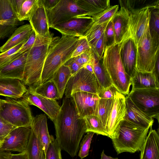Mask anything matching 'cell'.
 Listing matches in <instances>:
<instances>
[{
	"label": "cell",
	"mask_w": 159,
	"mask_h": 159,
	"mask_svg": "<svg viewBox=\"0 0 159 159\" xmlns=\"http://www.w3.org/2000/svg\"><path fill=\"white\" fill-rule=\"evenodd\" d=\"M53 122L56 139L61 150L72 157L76 156L86 127L84 119L78 115L70 98H64Z\"/></svg>",
	"instance_id": "6da1fadb"
},
{
	"label": "cell",
	"mask_w": 159,
	"mask_h": 159,
	"mask_svg": "<svg viewBox=\"0 0 159 159\" xmlns=\"http://www.w3.org/2000/svg\"><path fill=\"white\" fill-rule=\"evenodd\" d=\"M79 37L62 35L53 37L49 45L41 78V84L50 80L54 73L71 58Z\"/></svg>",
	"instance_id": "7a4b0ae2"
},
{
	"label": "cell",
	"mask_w": 159,
	"mask_h": 159,
	"mask_svg": "<svg viewBox=\"0 0 159 159\" xmlns=\"http://www.w3.org/2000/svg\"><path fill=\"white\" fill-rule=\"evenodd\" d=\"M36 39L28 50L22 82L34 89L41 84V78L49 45L54 34L50 33L43 37L36 34Z\"/></svg>",
	"instance_id": "3957f363"
},
{
	"label": "cell",
	"mask_w": 159,
	"mask_h": 159,
	"mask_svg": "<svg viewBox=\"0 0 159 159\" xmlns=\"http://www.w3.org/2000/svg\"><path fill=\"white\" fill-rule=\"evenodd\" d=\"M120 45L115 43L106 47L102 59L105 71L112 85L124 95H128L131 77L125 72L120 56Z\"/></svg>",
	"instance_id": "277c9868"
},
{
	"label": "cell",
	"mask_w": 159,
	"mask_h": 159,
	"mask_svg": "<svg viewBox=\"0 0 159 159\" xmlns=\"http://www.w3.org/2000/svg\"><path fill=\"white\" fill-rule=\"evenodd\" d=\"M150 127L143 126L124 119L111 139L117 154L140 151Z\"/></svg>",
	"instance_id": "5b68a950"
},
{
	"label": "cell",
	"mask_w": 159,
	"mask_h": 159,
	"mask_svg": "<svg viewBox=\"0 0 159 159\" xmlns=\"http://www.w3.org/2000/svg\"><path fill=\"white\" fill-rule=\"evenodd\" d=\"M0 115L6 121L16 127L31 128L34 118L29 105L22 99H7L1 107Z\"/></svg>",
	"instance_id": "8992f818"
},
{
	"label": "cell",
	"mask_w": 159,
	"mask_h": 159,
	"mask_svg": "<svg viewBox=\"0 0 159 159\" xmlns=\"http://www.w3.org/2000/svg\"><path fill=\"white\" fill-rule=\"evenodd\" d=\"M136 47V70L142 72L152 73L159 57V42L152 38L149 29Z\"/></svg>",
	"instance_id": "52a82bcc"
},
{
	"label": "cell",
	"mask_w": 159,
	"mask_h": 159,
	"mask_svg": "<svg viewBox=\"0 0 159 159\" xmlns=\"http://www.w3.org/2000/svg\"><path fill=\"white\" fill-rule=\"evenodd\" d=\"M46 12L48 25L51 28L72 19L83 17L86 13L75 0H59L54 7Z\"/></svg>",
	"instance_id": "ba28073f"
},
{
	"label": "cell",
	"mask_w": 159,
	"mask_h": 159,
	"mask_svg": "<svg viewBox=\"0 0 159 159\" xmlns=\"http://www.w3.org/2000/svg\"><path fill=\"white\" fill-rule=\"evenodd\" d=\"M127 96L142 111L159 122V89L131 90Z\"/></svg>",
	"instance_id": "9c48e42d"
},
{
	"label": "cell",
	"mask_w": 159,
	"mask_h": 159,
	"mask_svg": "<svg viewBox=\"0 0 159 159\" xmlns=\"http://www.w3.org/2000/svg\"><path fill=\"white\" fill-rule=\"evenodd\" d=\"M102 89L98 84L94 73L83 67L70 78L66 86L65 97L70 98L73 93L84 92L98 95Z\"/></svg>",
	"instance_id": "30bf717a"
},
{
	"label": "cell",
	"mask_w": 159,
	"mask_h": 159,
	"mask_svg": "<svg viewBox=\"0 0 159 159\" xmlns=\"http://www.w3.org/2000/svg\"><path fill=\"white\" fill-rule=\"evenodd\" d=\"M124 9L128 15L129 29L128 33L123 41L131 38L136 47L142 41L145 34L149 29L151 9L146 7L129 11Z\"/></svg>",
	"instance_id": "8fae6325"
},
{
	"label": "cell",
	"mask_w": 159,
	"mask_h": 159,
	"mask_svg": "<svg viewBox=\"0 0 159 159\" xmlns=\"http://www.w3.org/2000/svg\"><path fill=\"white\" fill-rule=\"evenodd\" d=\"M126 112V98L117 91L108 117L105 132L108 137L113 139L120 125L125 119Z\"/></svg>",
	"instance_id": "7c38bea8"
},
{
	"label": "cell",
	"mask_w": 159,
	"mask_h": 159,
	"mask_svg": "<svg viewBox=\"0 0 159 159\" xmlns=\"http://www.w3.org/2000/svg\"><path fill=\"white\" fill-rule=\"evenodd\" d=\"M31 132V128L17 127L12 129L5 138L0 147L3 151H25Z\"/></svg>",
	"instance_id": "4fadbf2b"
},
{
	"label": "cell",
	"mask_w": 159,
	"mask_h": 159,
	"mask_svg": "<svg viewBox=\"0 0 159 159\" xmlns=\"http://www.w3.org/2000/svg\"><path fill=\"white\" fill-rule=\"evenodd\" d=\"M11 0H0V39L12 34L20 24Z\"/></svg>",
	"instance_id": "5bb4252c"
},
{
	"label": "cell",
	"mask_w": 159,
	"mask_h": 159,
	"mask_svg": "<svg viewBox=\"0 0 159 159\" xmlns=\"http://www.w3.org/2000/svg\"><path fill=\"white\" fill-rule=\"evenodd\" d=\"M22 99L29 105L35 106L43 111L53 122L55 120L61 106L55 100L44 97L28 88L24 94Z\"/></svg>",
	"instance_id": "9a60e30c"
},
{
	"label": "cell",
	"mask_w": 159,
	"mask_h": 159,
	"mask_svg": "<svg viewBox=\"0 0 159 159\" xmlns=\"http://www.w3.org/2000/svg\"><path fill=\"white\" fill-rule=\"evenodd\" d=\"M93 23L92 17H77L56 25L52 28L59 32L62 35L84 37L91 27Z\"/></svg>",
	"instance_id": "2e32d148"
},
{
	"label": "cell",
	"mask_w": 159,
	"mask_h": 159,
	"mask_svg": "<svg viewBox=\"0 0 159 159\" xmlns=\"http://www.w3.org/2000/svg\"><path fill=\"white\" fill-rule=\"evenodd\" d=\"M77 113L81 119L95 115L98 101V95L84 92H78L72 94L70 98Z\"/></svg>",
	"instance_id": "e0dca14e"
},
{
	"label": "cell",
	"mask_w": 159,
	"mask_h": 159,
	"mask_svg": "<svg viewBox=\"0 0 159 159\" xmlns=\"http://www.w3.org/2000/svg\"><path fill=\"white\" fill-rule=\"evenodd\" d=\"M29 21L36 34L43 37L50 34L46 10L42 0H37Z\"/></svg>",
	"instance_id": "ac0fdd59"
},
{
	"label": "cell",
	"mask_w": 159,
	"mask_h": 159,
	"mask_svg": "<svg viewBox=\"0 0 159 159\" xmlns=\"http://www.w3.org/2000/svg\"><path fill=\"white\" fill-rule=\"evenodd\" d=\"M120 56L124 70L131 78L135 73L136 64V47L131 38L125 40L121 43Z\"/></svg>",
	"instance_id": "d6986e66"
},
{
	"label": "cell",
	"mask_w": 159,
	"mask_h": 159,
	"mask_svg": "<svg viewBox=\"0 0 159 159\" xmlns=\"http://www.w3.org/2000/svg\"><path fill=\"white\" fill-rule=\"evenodd\" d=\"M27 90L22 81L0 76V95L18 99L22 98Z\"/></svg>",
	"instance_id": "ffe728a7"
},
{
	"label": "cell",
	"mask_w": 159,
	"mask_h": 159,
	"mask_svg": "<svg viewBox=\"0 0 159 159\" xmlns=\"http://www.w3.org/2000/svg\"><path fill=\"white\" fill-rule=\"evenodd\" d=\"M149 132L140 150V159H159L158 132L149 128Z\"/></svg>",
	"instance_id": "44dd1931"
},
{
	"label": "cell",
	"mask_w": 159,
	"mask_h": 159,
	"mask_svg": "<svg viewBox=\"0 0 159 159\" xmlns=\"http://www.w3.org/2000/svg\"><path fill=\"white\" fill-rule=\"evenodd\" d=\"M125 98L126 112L124 119L144 127L152 126L154 121L153 118L139 109L129 97Z\"/></svg>",
	"instance_id": "7402d4cb"
},
{
	"label": "cell",
	"mask_w": 159,
	"mask_h": 159,
	"mask_svg": "<svg viewBox=\"0 0 159 159\" xmlns=\"http://www.w3.org/2000/svg\"><path fill=\"white\" fill-rule=\"evenodd\" d=\"M47 120L45 114L37 115L34 117L31 126V129L40 141L44 155L51 140V135L49 133Z\"/></svg>",
	"instance_id": "603a6c76"
},
{
	"label": "cell",
	"mask_w": 159,
	"mask_h": 159,
	"mask_svg": "<svg viewBox=\"0 0 159 159\" xmlns=\"http://www.w3.org/2000/svg\"><path fill=\"white\" fill-rule=\"evenodd\" d=\"M28 51L10 63L0 68V76L22 81Z\"/></svg>",
	"instance_id": "cb8c5ba5"
},
{
	"label": "cell",
	"mask_w": 159,
	"mask_h": 159,
	"mask_svg": "<svg viewBox=\"0 0 159 159\" xmlns=\"http://www.w3.org/2000/svg\"><path fill=\"white\" fill-rule=\"evenodd\" d=\"M115 43H121L126 38L129 31L128 14L122 7L112 19Z\"/></svg>",
	"instance_id": "d4e9b609"
},
{
	"label": "cell",
	"mask_w": 159,
	"mask_h": 159,
	"mask_svg": "<svg viewBox=\"0 0 159 159\" xmlns=\"http://www.w3.org/2000/svg\"><path fill=\"white\" fill-rule=\"evenodd\" d=\"M33 30L31 25L28 24L17 28L7 42L0 47V52H4L27 40Z\"/></svg>",
	"instance_id": "484cf974"
},
{
	"label": "cell",
	"mask_w": 159,
	"mask_h": 159,
	"mask_svg": "<svg viewBox=\"0 0 159 159\" xmlns=\"http://www.w3.org/2000/svg\"><path fill=\"white\" fill-rule=\"evenodd\" d=\"M75 1L77 4L86 12L83 17H92L110 6L109 0H75Z\"/></svg>",
	"instance_id": "4316f807"
},
{
	"label": "cell",
	"mask_w": 159,
	"mask_h": 159,
	"mask_svg": "<svg viewBox=\"0 0 159 159\" xmlns=\"http://www.w3.org/2000/svg\"><path fill=\"white\" fill-rule=\"evenodd\" d=\"M132 90L143 89H159L152 73L142 72L136 70L131 78Z\"/></svg>",
	"instance_id": "83f0119b"
},
{
	"label": "cell",
	"mask_w": 159,
	"mask_h": 159,
	"mask_svg": "<svg viewBox=\"0 0 159 159\" xmlns=\"http://www.w3.org/2000/svg\"><path fill=\"white\" fill-rule=\"evenodd\" d=\"M90 62L92 65L94 74L101 88L105 89L112 85L103 67L102 59H99L93 51Z\"/></svg>",
	"instance_id": "f1b7e54d"
},
{
	"label": "cell",
	"mask_w": 159,
	"mask_h": 159,
	"mask_svg": "<svg viewBox=\"0 0 159 159\" xmlns=\"http://www.w3.org/2000/svg\"><path fill=\"white\" fill-rule=\"evenodd\" d=\"M72 75L69 67L63 65L54 73L50 79L56 86L60 98H62L66 86Z\"/></svg>",
	"instance_id": "f546056e"
},
{
	"label": "cell",
	"mask_w": 159,
	"mask_h": 159,
	"mask_svg": "<svg viewBox=\"0 0 159 159\" xmlns=\"http://www.w3.org/2000/svg\"><path fill=\"white\" fill-rule=\"evenodd\" d=\"M119 2L120 7L129 11L146 7L159 9V0H124Z\"/></svg>",
	"instance_id": "4dcf8cb0"
},
{
	"label": "cell",
	"mask_w": 159,
	"mask_h": 159,
	"mask_svg": "<svg viewBox=\"0 0 159 159\" xmlns=\"http://www.w3.org/2000/svg\"><path fill=\"white\" fill-rule=\"evenodd\" d=\"M113 101V98L107 99L99 98L97 102L95 115L100 120L105 132Z\"/></svg>",
	"instance_id": "1f68e13d"
},
{
	"label": "cell",
	"mask_w": 159,
	"mask_h": 159,
	"mask_svg": "<svg viewBox=\"0 0 159 159\" xmlns=\"http://www.w3.org/2000/svg\"><path fill=\"white\" fill-rule=\"evenodd\" d=\"M26 151L28 159H40L41 154L44 152L40 140L31 129Z\"/></svg>",
	"instance_id": "d6a6232c"
},
{
	"label": "cell",
	"mask_w": 159,
	"mask_h": 159,
	"mask_svg": "<svg viewBox=\"0 0 159 159\" xmlns=\"http://www.w3.org/2000/svg\"><path fill=\"white\" fill-rule=\"evenodd\" d=\"M34 90L37 93L48 98L55 100L60 99L57 88L51 80L40 85Z\"/></svg>",
	"instance_id": "836d02e7"
},
{
	"label": "cell",
	"mask_w": 159,
	"mask_h": 159,
	"mask_svg": "<svg viewBox=\"0 0 159 159\" xmlns=\"http://www.w3.org/2000/svg\"><path fill=\"white\" fill-rule=\"evenodd\" d=\"M84 119L86 127V133L92 132L97 134L108 136L98 117L95 115L85 116Z\"/></svg>",
	"instance_id": "e575fe53"
},
{
	"label": "cell",
	"mask_w": 159,
	"mask_h": 159,
	"mask_svg": "<svg viewBox=\"0 0 159 159\" xmlns=\"http://www.w3.org/2000/svg\"><path fill=\"white\" fill-rule=\"evenodd\" d=\"M110 20L102 24L92 25L89 30L85 37L91 47L102 36Z\"/></svg>",
	"instance_id": "d590c367"
},
{
	"label": "cell",
	"mask_w": 159,
	"mask_h": 159,
	"mask_svg": "<svg viewBox=\"0 0 159 159\" xmlns=\"http://www.w3.org/2000/svg\"><path fill=\"white\" fill-rule=\"evenodd\" d=\"M119 5L110 6L104 10L92 17V25L102 24L111 20L118 11Z\"/></svg>",
	"instance_id": "8d00e7d4"
},
{
	"label": "cell",
	"mask_w": 159,
	"mask_h": 159,
	"mask_svg": "<svg viewBox=\"0 0 159 159\" xmlns=\"http://www.w3.org/2000/svg\"><path fill=\"white\" fill-rule=\"evenodd\" d=\"M149 27L152 38L159 42V9H151Z\"/></svg>",
	"instance_id": "74e56055"
},
{
	"label": "cell",
	"mask_w": 159,
	"mask_h": 159,
	"mask_svg": "<svg viewBox=\"0 0 159 159\" xmlns=\"http://www.w3.org/2000/svg\"><path fill=\"white\" fill-rule=\"evenodd\" d=\"M37 1V0H25L17 15V18L19 21H29Z\"/></svg>",
	"instance_id": "f35d334b"
},
{
	"label": "cell",
	"mask_w": 159,
	"mask_h": 159,
	"mask_svg": "<svg viewBox=\"0 0 159 159\" xmlns=\"http://www.w3.org/2000/svg\"><path fill=\"white\" fill-rule=\"evenodd\" d=\"M61 149L56 139L51 135V140L45 154V159H62Z\"/></svg>",
	"instance_id": "ab89813d"
},
{
	"label": "cell",
	"mask_w": 159,
	"mask_h": 159,
	"mask_svg": "<svg viewBox=\"0 0 159 159\" xmlns=\"http://www.w3.org/2000/svg\"><path fill=\"white\" fill-rule=\"evenodd\" d=\"M27 40L20 43L4 52L0 53V68L8 64L14 60V57L16 52Z\"/></svg>",
	"instance_id": "60d3db41"
},
{
	"label": "cell",
	"mask_w": 159,
	"mask_h": 159,
	"mask_svg": "<svg viewBox=\"0 0 159 159\" xmlns=\"http://www.w3.org/2000/svg\"><path fill=\"white\" fill-rule=\"evenodd\" d=\"M94 134L92 132L87 133L80 143L78 156L81 159L86 157L89 155L90 144Z\"/></svg>",
	"instance_id": "b9f144b4"
},
{
	"label": "cell",
	"mask_w": 159,
	"mask_h": 159,
	"mask_svg": "<svg viewBox=\"0 0 159 159\" xmlns=\"http://www.w3.org/2000/svg\"><path fill=\"white\" fill-rule=\"evenodd\" d=\"M104 35L105 47L111 46L115 43L112 19L108 23L104 31Z\"/></svg>",
	"instance_id": "7bdbcfd3"
},
{
	"label": "cell",
	"mask_w": 159,
	"mask_h": 159,
	"mask_svg": "<svg viewBox=\"0 0 159 159\" xmlns=\"http://www.w3.org/2000/svg\"><path fill=\"white\" fill-rule=\"evenodd\" d=\"M16 127L6 121L0 115V147L8 134Z\"/></svg>",
	"instance_id": "ee69618b"
},
{
	"label": "cell",
	"mask_w": 159,
	"mask_h": 159,
	"mask_svg": "<svg viewBox=\"0 0 159 159\" xmlns=\"http://www.w3.org/2000/svg\"><path fill=\"white\" fill-rule=\"evenodd\" d=\"M36 34L33 30L27 41L17 51L14 57V60L28 51L33 46L36 39Z\"/></svg>",
	"instance_id": "f6af8a7d"
},
{
	"label": "cell",
	"mask_w": 159,
	"mask_h": 159,
	"mask_svg": "<svg viewBox=\"0 0 159 159\" xmlns=\"http://www.w3.org/2000/svg\"><path fill=\"white\" fill-rule=\"evenodd\" d=\"M79 38L78 45L74 52L71 58L76 57L91 48L85 37Z\"/></svg>",
	"instance_id": "bcb514c9"
},
{
	"label": "cell",
	"mask_w": 159,
	"mask_h": 159,
	"mask_svg": "<svg viewBox=\"0 0 159 159\" xmlns=\"http://www.w3.org/2000/svg\"><path fill=\"white\" fill-rule=\"evenodd\" d=\"M91 48L98 57L102 59L105 48L104 33Z\"/></svg>",
	"instance_id": "7dc6e473"
},
{
	"label": "cell",
	"mask_w": 159,
	"mask_h": 159,
	"mask_svg": "<svg viewBox=\"0 0 159 159\" xmlns=\"http://www.w3.org/2000/svg\"><path fill=\"white\" fill-rule=\"evenodd\" d=\"M93 52L91 48L80 55L74 58L77 63L83 67L90 61Z\"/></svg>",
	"instance_id": "c3c4849f"
},
{
	"label": "cell",
	"mask_w": 159,
	"mask_h": 159,
	"mask_svg": "<svg viewBox=\"0 0 159 159\" xmlns=\"http://www.w3.org/2000/svg\"><path fill=\"white\" fill-rule=\"evenodd\" d=\"M118 90L113 85L105 89H101L98 94L99 98L104 99L113 98L115 94Z\"/></svg>",
	"instance_id": "681fc988"
},
{
	"label": "cell",
	"mask_w": 159,
	"mask_h": 159,
	"mask_svg": "<svg viewBox=\"0 0 159 159\" xmlns=\"http://www.w3.org/2000/svg\"><path fill=\"white\" fill-rule=\"evenodd\" d=\"M64 65L69 67L72 75L83 67L77 63L74 57L70 58Z\"/></svg>",
	"instance_id": "f907efd6"
},
{
	"label": "cell",
	"mask_w": 159,
	"mask_h": 159,
	"mask_svg": "<svg viewBox=\"0 0 159 159\" xmlns=\"http://www.w3.org/2000/svg\"><path fill=\"white\" fill-rule=\"evenodd\" d=\"M46 10H49L54 7L59 0H42Z\"/></svg>",
	"instance_id": "816d5d0a"
},
{
	"label": "cell",
	"mask_w": 159,
	"mask_h": 159,
	"mask_svg": "<svg viewBox=\"0 0 159 159\" xmlns=\"http://www.w3.org/2000/svg\"><path fill=\"white\" fill-rule=\"evenodd\" d=\"M25 0H11L12 7L17 16L21 6Z\"/></svg>",
	"instance_id": "f5cc1de1"
},
{
	"label": "cell",
	"mask_w": 159,
	"mask_h": 159,
	"mask_svg": "<svg viewBox=\"0 0 159 159\" xmlns=\"http://www.w3.org/2000/svg\"><path fill=\"white\" fill-rule=\"evenodd\" d=\"M157 84L159 85V57L157 58L154 69L152 72Z\"/></svg>",
	"instance_id": "db71d44e"
},
{
	"label": "cell",
	"mask_w": 159,
	"mask_h": 159,
	"mask_svg": "<svg viewBox=\"0 0 159 159\" xmlns=\"http://www.w3.org/2000/svg\"><path fill=\"white\" fill-rule=\"evenodd\" d=\"M10 159H28L26 151L18 154H12Z\"/></svg>",
	"instance_id": "11a10c76"
},
{
	"label": "cell",
	"mask_w": 159,
	"mask_h": 159,
	"mask_svg": "<svg viewBox=\"0 0 159 159\" xmlns=\"http://www.w3.org/2000/svg\"><path fill=\"white\" fill-rule=\"evenodd\" d=\"M5 151L0 150V159H10L11 152Z\"/></svg>",
	"instance_id": "9f6ffc18"
},
{
	"label": "cell",
	"mask_w": 159,
	"mask_h": 159,
	"mask_svg": "<svg viewBox=\"0 0 159 159\" xmlns=\"http://www.w3.org/2000/svg\"><path fill=\"white\" fill-rule=\"evenodd\" d=\"M83 67L90 72L92 73H94L93 66L92 65L90 62V61L88 63L85 64L84 66Z\"/></svg>",
	"instance_id": "6f0895ef"
},
{
	"label": "cell",
	"mask_w": 159,
	"mask_h": 159,
	"mask_svg": "<svg viewBox=\"0 0 159 159\" xmlns=\"http://www.w3.org/2000/svg\"><path fill=\"white\" fill-rule=\"evenodd\" d=\"M101 159H118V158H113L111 156L106 155L104 152V150H103L101 154Z\"/></svg>",
	"instance_id": "680465c9"
},
{
	"label": "cell",
	"mask_w": 159,
	"mask_h": 159,
	"mask_svg": "<svg viewBox=\"0 0 159 159\" xmlns=\"http://www.w3.org/2000/svg\"><path fill=\"white\" fill-rule=\"evenodd\" d=\"M5 100H2L0 99V109H1L2 105L5 102Z\"/></svg>",
	"instance_id": "91938a15"
},
{
	"label": "cell",
	"mask_w": 159,
	"mask_h": 159,
	"mask_svg": "<svg viewBox=\"0 0 159 159\" xmlns=\"http://www.w3.org/2000/svg\"><path fill=\"white\" fill-rule=\"evenodd\" d=\"M40 159H45L44 152H43L41 155Z\"/></svg>",
	"instance_id": "94428289"
}]
</instances>
